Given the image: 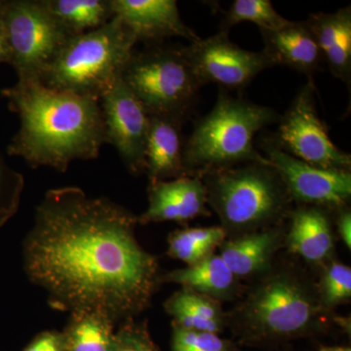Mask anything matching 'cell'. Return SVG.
Here are the masks:
<instances>
[{
    "mask_svg": "<svg viewBox=\"0 0 351 351\" xmlns=\"http://www.w3.org/2000/svg\"><path fill=\"white\" fill-rule=\"evenodd\" d=\"M137 223L107 198L75 186L50 189L25 240V274L57 308L133 318L160 283L156 258L136 239Z\"/></svg>",
    "mask_w": 351,
    "mask_h": 351,
    "instance_id": "1",
    "label": "cell"
},
{
    "mask_svg": "<svg viewBox=\"0 0 351 351\" xmlns=\"http://www.w3.org/2000/svg\"><path fill=\"white\" fill-rule=\"evenodd\" d=\"M2 94L20 119L9 154L32 167L66 172L73 161L97 158L108 144L100 101L56 91L36 80H18Z\"/></svg>",
    "mask_w": 351,
    "mask_h": 351,
    "instance_id": "2",
    "label": "cell"
},
{
    "mask_svg": "<svg viewBox=\"0 0 351 351\" xmlns=\"http://www.w3.org/2000/svg\"><path fill=\"white\" fill-rule=\"evenodd\" d=\"M328 311L317 284L304 272L274 265L226 320L245 345L269 346L317 334Z\"/></svg>",
    "mask_w": 351,
    "mask_h": 351,
    "instance_id": "3",
    "label": "cell"
},
{
    "mask_svg": "<svg viewBox=\"0 0 351 351\" xmlns=\"http://www.w3.org/2000/svg\"><path fill=\"white\" fill-rule=\"evenodd\" d=\"M272 108L219 92L211 112L196 121L184 145V165L189 176L250 162L269 163L255 149L256 135L279 121Z\"/></svg>",
    "mask_w": 351,
    "mask_h": 351,
    "instance_id": "4",
    "label": "cell"
},
{
    "mask_svg": "<svg viewBox=\"0 0 351 351\" xmlns=\"http://www.w3.org/2000/svg\"><path fill=\"white\" fill-rule=\"evenodd\" d=\"M204 182L208 205L228 237L280 225L292 199L269 163L250 162L209 171Z\"/></svg>",
    "mask_w": 351,
    "mask_h": 351,
    "instance_id": "5",
    "label": "cell"
},
{
    "mask_svg": "<svg viewBox=\"0 0 351 351\" xmlns=\"http://www.w3.org/2000/svg\"><path fill=\"white\" fill-rule=\"evenodd\" d=\"M138 41L117 16L69 39L39 82L56 91L100 101L121 77Z\"/></svg>",
    "mask_w": 351,
    "mask_h": 351,
    "instance_id": "6",
    "label": "cell"
},
{
    "mask_svg": "<svg viewBox=\"0 0 351 351\" xmlns=\"http://www.w3.org/2000/svg\"><path fill=\"white\" fill-rule=\"evenodd\" d=\"M121 78L149 117L182 120L202 86L184 47H154L134 52Z\"/></svg>",
    "mask_w": 351,
    "mask_h": 351,
    "instance_id": "7",
    "label": "cell"
},
{
    "mask_svg": "<svg viewBox=\"0 0 351 351\" xmlns=\"http://www.w3.org/2000/svg\"><path fill=\"white\" fill-rule=\"evenodd\" d=\"M3 21L10 64L18 80H40L64 44L73 38L41 0L3 1Z\"/></svg>",
    "mask_w": 351,
    "mask_h": 351,
    "instance_id": "8",
    "label": "cell"
},
{
    "mask_svg": "<svg viewBox=\"0 0 351 351\" xmlns=\"http://www.w3.org/2000/svg\"><path fill=\"white\" fill-rule=\"evenodd\" d=\"M278 122L276 137L272 141L282 151L322 169L350 171V154L332 142L318 114L313 80L298 92Z\"/></svg>",
    "mask_w": 351,
    "mask_h": 351,
    "instance_id": "9",
    "label": "cell"
},
{
    "mask_svg": "<svg viewBox=\"0 0 351 351\" xmlns=\"http://www.w3.org/2000/svg\"><path fill=\"white\" fill-rule=\"evenodd\" d=\"M263 147V156L276 170L292 201L328 211L348 206L351 196L350 171L315 167L290 156L269 138Z\"/></svg>",
    "mask_w": 351,
    "mask_h": 351,
    "instance_id": "10",
    "label": "cell"
},
{
    "mask_svg": "<svg viewBox=\"0 0 351 351\" xmlns=\"http://www.w3.org/2000/svg\"><path fill=\"white\" fill-rule=\"evenodd\" d=\"M219 32L184 47V52L201 84L215 83L226 89H243L265 69L271 68L265 53L251 52Z\"/></svg>",
    "mask_w": 351,
    "mask_h": 351,
    "instance_id": "11",
    "label": "cell"
},
{
    "mask_svg": "<svg viewBox=\"0 0 351 351\" xmlns=\"http://www.w3.org/2000/svg\"><path fill=\"white\" fill-rule=\"evenodd\" d=\"M108 144L117 149L132 174L145 170L149 115L120 77L100 99Z\"/></svg>",
    "mask_w": 351,
    "mask_h": 351,
    "instance_id": "12",
    "label": "cell"
},
{
    "mask_svg": "<svg viewBox=\"0 0 351 351\" xmlns=\"http://www.w3.org/2000/svg\"><path fill=\"white\" fill-rule=\"evenodd\" d=\"M117 16L137 41L180 36L193 43L199 36L184 24L175 0H110Z\"/></svg>",
    "mask_w": 351,
    "mask_h": 351,
    "instance_id": "13",
    "label": "cell"
},
{
    "mask_svg": "<svg viewBox=\"0 0 351 351\" xmlns=\"http://www.w3.org/2000/svg\"><path fill=\"white\" fill-rule=\"evenodd\" d=\"M204 182L198 176H184L168 181H149V206L138 217L147 225L162 221H186L209 216Z\"/></svg>",
    "mask_w": 351,
    "mask_h": 351,
    "instance_id": "14",
    "label": "cell"
},
{
    "mask_svg": "<svg viewBox=\"0 0 351 351\" xmlns=\"http://www.w3.org/2000/svg\"><path fill=\"white\" fill-rule=\"evenodd\" d=\"M285 239L282 226H272L226 239L219 246V255L237 278L260 277L271 269Z\"/></svg>",
    "mask_w": 351,
    "mask_h": 351,
    "instance_id": "15",
    "label": "cell"
},
{
    "mask_svg": "<svg viewBox=\"0 0 351 351\" xmlns=\"http://www.w3.org/2000/svg\"><path fill=\"white\" fill-rule=\"evenodd\" d=\"M263 52L272 66L282 64L313 75L323 63L319 47L306 22H292L274 31H263Z\"/></svg>",
    "mask_w": 351,
    "mask_h": 351,
    "instance_id": "16",
    "label": "cell"
},
{
    "mask_svg": "<svg viewBox=\"0 0 351 351\" xmlns=\"http://www.w3.org/2000/svg\"><path fill=\"white\" fill-rule=\"evenodd\" d=\"M182 121L175 117H149L145 170L149 181H168L189 176L184 165Z\"/></svg>",
    "mask_w": 351,
    "mask_h": 351,
    "instance_id": "17",
    "label": "cell"
},
{
    "mask_svg": "<svg viewBox=\"0 0 351 351\" xmlns=\"http://www.w3.org/2000/svg\"><path fill=\"white\" fill-rule=\"evenodd\" d=\"M290 219L285 242L289 251L306 260L321 263L331 256L335 247L328 210L301 205L288 214Z\"/></svg>",
    "mask_w": 351,
    "mask_h": 351,
    "instance_id": "18",
    "label": "cell"
},
{
    "mask_svg": "<svg viewBox=\"0 0 351 351\" xmlns=\"http://www.w3.org/2000/svg\"><path fill=\"white\" fill-rule=\"evenodd\" d=\"M332 75L351 82V7L335 13L311 14L306 21Z\"/></svg>",
    "mask_w": 351,
    "mask_h": 351,
    "instance_id": "19",
    "label": "cell"
},
{
    "mask_svg": "<svg viewBox=\"0 0 351 351\" xmlns=\"http://www.w3.org/2000/svg\"><path fill=\"white\" fill-rule=\"evenodd\" d=\"M160 282L176 283L216 301H228L239 294V278L221 256L212 253L195 265L160 276Z\"/></svg>",
    "mask_w": 351,
    "mask_h": 351,
    "instance_id": "20",
    "label": "cell"
},
{
    "mask_svg": "<svg viewBox=\"0 0 351 351\" xmlns=\"http://www.w3.org/2000/svg\"><path fill=\"white\" fill-rule=\"evenodd\" d=\"M165 311L174 324L195 331L219 335L228 325L226 314L216 300L182 288L166 301Z\"/></svg>",
    "mask_w": 351,
    "mask_h": 351,
    "instance_id": "21",
    "label": "cell"
},
{
    "mask_svg": "<svg viewBox=\"0 0 351 351\" xmlns=\"http://www.w3.org/2000/svg\"><path fill=\"white\" fill-rule=\"evenodd\" d=\"M73 36L94 31L113 18L110 0H41Z\"/></svg>",
    "mask_w": 351,
    "mask_h": 351,
    "instance_id": "22",
    "label": "cell"
},
{
    "mask_svg": "<svg viewBox=\"0 0 351 351\" xmlns=\"http://www.w3.org/2000/svg\"><path fill=\"white\" fill-rule=\"evenodd\" d=\"M64 335V351H112L113 321L96 311H75Z\"/></svg>",
    "mask_w": 351,
    "mask_h": 351,
    "instance_id": "23",
    "label": "cell"
},
{
    "mask_svg": "<svg viewBox=\"0 0 351 351\" xmlns=\"http://www.w3.org/2000/svg\"><path fill=\"white\" fill-rule=\"evenodd\" d=\"M226 239L228 234L221 226L175 230L168 239V255L188 265H195L214 253Z\"/></svg>",
    "mask_w": 351,
    "mask_h": 351,
    "instance_id": "24",
    "label": "cell"
},
{
    "mask_svg": "<svg viewBox=\"0 0 351 351\" xmlns=\"http://www.w3.org/2000/svg\"><path fill=\"white\" fill-rule=\"evenodd\" d=\"M244 22L257 25L263 32L279 29L289 20L277 12L269 0H235L225 14L219 32L228 34L232 27Z\"/></svg>",
    "mask_w": 351,
    "mask_h": 351,
    "instance_id": "25",
    "label": "cell"
},
{
    "mask_svg": "<svg viewBox=\"0 0 351 351\" xmlns=\"http://www.w3.org/2000/svg\"><path fill=\"white\" fill-rule=\"evenodd\" d=\"M321 301L328 309L348 302L351 297V269L343 263L328 265L317 284Z\"/></svg>",
    "mask_w": 351,
    "mask_h": 351,
    "instance_id": "26",
    "label": "cell"
},
{
    "mask_svg": "<svg viewBox=\"0 0 351 351\" xmlns=\"http://www.w3.org/2000/svg\"><path fill=\"white\" fill-rule=\"evenodd\" d=\"M172 351H237L234 345L214 332L195 331L173 323Z\"/></svg>",
    "mask_w": 351,
    "mask_h": 351,
    "instance_id": "27",
    "label": "cell"
},
{
    "mask_svg": "<svg viewBox=\"0 0 351 351\" xmlns=\"http://www.w3.org/2000/svg\"><path fill=\"white\" fill-rule=\"evenodd\" d=\"M23 189L22 175L7 167L0 158V226L17 211Z\"/></svg>",
    "mask_w": 351,
    "mask_h": 351,
    "instance_id": "28",
    "label": "cell"
},
{
    "mask_svg": "<svg viewBox=\"0 0 351 351\" xmlns=\"http://www.w3.org/2000/svg\"><path fill=\"white\" fill-rule=\"evenodd\" d=\"M112 351H158L152 343L145 324L133 318L124 320L119 331L113 337Z\"/></svg>",
    "mask_w": 351,
    "mask_h": 351,
    "instance_id": "29",
    "label": "cell"
},
{
    "mask_svg": "<svg viewBox=\"0 0 351 351\" xmlns=\"http://www.w3.org/2000/svg\"><path fill=\"white\" fill-rule=\"evenodd\" d=\"M64 335L46 332L27 346L25 351H64Z\"/></svg>",
    "mask_w": 351,
    "mask_h": 351,
    "instance_id": "30",
    "label": "cell"
},
{
    "mask_svg": "<svg viewBox=\"0 0 351 351\" xmlns=\"http://www.w3.org/2000/svg\"><path fill=\"white\" fill-rule=\"evenodd\" d=\"M339 216L337 219L338 232L343 243L348 249L351 248V213L348 206L338 210Z\"/></svg>",
    "mask_w": 351,
    "mask_h": 351,
    "instance_id": "31",
    "label": "cell"
},
{
    "mask_svg": "<svg viewBox=\"0 0 351 351\" xmlns=\"http://www.w3.org/2000/svg\"><path fill=\"white\" fill-rule=\"evenodd\" d=\"M0 63L10 64V48L3 21V1H0Z\"/></svg>",
    "mask_w": 351,
    "mask_h": 351,
    "instance_id": "32",
    "label": "cell"
},
{
    "mask_svg": "<svg viewBox=\"0 0 351 351\" xmlns=\"http://www.w3.org/2000/svg\"><path fill=\"white\" fill-rule=\"evenodd\" d=\"M318 351H351V350L346 346H322Z\"/></svg>",
    "mask_w": 351,
    "mask_h": 351,
    "instance_id": "33",
    "label": "cell"
}]
</instances>
